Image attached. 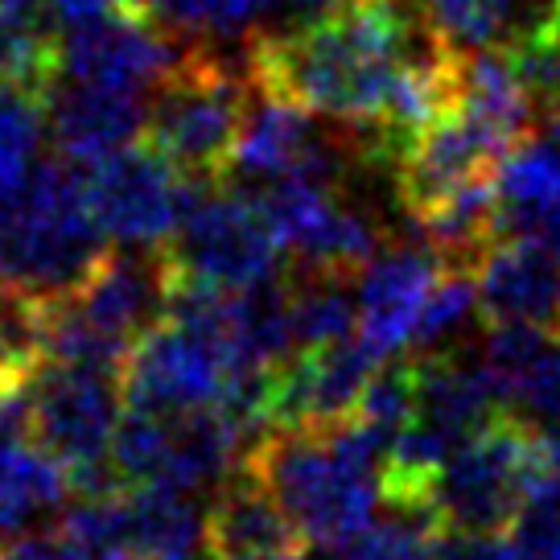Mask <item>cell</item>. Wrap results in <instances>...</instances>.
<instances>
[{
	"label": "cell",
	"mask_w": 560,
	"mask_h": 560,
	"mask_svg": "<svg viewBox=\"0 0 560 560\" xmlns=\"http://www.w3.org/2000/svg\"><path fill=\"white\" fill-rule=\"evenodd\" d=\"M124 13H137V18L161 25L165 34L174 30L177 37L202 30L207 18H202V0H124Z\"/></svg>",
	"instance_id": "obj_29"
},
{
	"label": "cell",
	"mask_w": 560,
	"mask_h": 560,
	"mask_svg": "<svg viewBox=\"0 0 560 560\" xmlns=\"http://www.w3.org/2000/svg\"><path fill=\"white\" fill-rule=\"evenodd\" d=\"M231 368L228 347L214 334L190 322L161 317L140 334L120 368L124 404L149 412H198L214 408L228 392Z\"/></svg>",
	"instance_id": "obj_9"
},
{
	"label": "cell",
	"mask_w": 560,
	"mask_h": 560,
	"mask_svg": "<svg viewBox=\"0 0 560 560\" xmlns=\"http://www.w3.org/2000/svg\"><path fill=\"white\" fill-rule=\"evenodd\" d=\"M272 9V0H202V18L219 34H240L252 21H260Z\"/></svg>",
	"instance_id": "obj_31"
},
{
	"label": "cell",
	"mask_w": 560,
	"mask_h": 560,
	"mask_svg": "<svg viewBox=\"0 0 560 560\" xmlns=\"http://www.w3.org/2000/svg\"><path fill=\"white\" fill-rule=\"evenodd\" d=\"M527 438L532 424L503 412L462 441L433 490V515L457 532H508L527 503Z\"/></svg>",
	"instance_id": "obj_8"
},
{
	"label": "cell",
	"mask_w": 560,
	"mask_h": 560,
	"mask_svg": "<svg viewBox=\"0 0 560 560\" xmlns=\"http://www.w3.org/2000/svg\"><path fill=\"white\" fill-rule=\"evenodd\" d=\"M252 95L256 88L247 67L235 70L223 54L210 50L182 54V62L158 83L140 140L174 161L190 182H219L231 170Z\"/></svg>",
	"instance_id": "obj_4"
},
{
	"label": "cell",
	"mask_w": 560,
	"mask_h": 560,
	"mask_svg": "<svg viewBox=\"0 0 560 560\" xmlns=\"http://www.w3.org/2000/svg\"><path fill=\"white\" fill-rule=\"evenodd\" d=\"M62 532L88 560H194L207 552V515L170 487L79 494Z\"/></svg>",
	"instance_id": "obj_7"
},
{
	"label": "cell",
	"mask_w": 560,
	"mask_h": 560,
	"mask_svg": "<svg viewBox=\"0 0 560 560\" xmlns=\"http://www.w3.org/2000/svg\"><path fill=\"white\" fill-rule=\"evenodd\" d=\"M88 174L74 161L37 165L0 214V284L21 298H62L107 256Z\"/></svg>",
	"instance_id": "obj_2"
},
{
	"label": "cell",
	"mask_w": 560,
	"mask_h": 560,
	"mask_svg": "<svg viewBox=\"0 0 560 560\" xmlns=\"http://www.w3.org/2000/svg\"><path fill=\"white\" fill-rule=\"evenodd\" d=\"M88 194L107 240L128 247H161L190 207L198 182L165 161L153 144H128L83 170Z\"/></svg>",
	"instance_id": "obj_10"
},
{
	"label": "cell",
	"mask_w": 560,
	"mask_h": 560,
	"mask_svg": "<svg viewBox=\"0 0 560 560\" xmlns=\"http://www.w3.org/2000/svg\"><path fill=\"white\" fill-rule=\"evenodd\" d=\"M124 412L116 371L42 363L30 380V438L70 474L74 494L120 487L112 470V438Z\"/></svg>",
	"instance_id": "obj_6"
},
{
	"label": "cell",
	"mask_w": 560,
	"mask_h": 560,
	"mask_svg": "<svg viewBox=\"0 0 560 560\" xmlns=\"http://www.w3.org/2000/svg\"><path fill=\"white\" fill-rule=\"evenodd\" d=\"M50 13L70 30V25L107 18V13H124V0H50Z\"/></svg>",
	"instance_id": "obj_32"
},
{
	"label": "cell",
	"mask_w": 560,
	"mask_h": 560,
	"mask_svg": "<svg viewBox=\"0 0 560 560\" xmlns=\"http://www.w3.org/2000/svg\"><path fill=\"white\" fill-rule=\"evenodd\" d=\"M231 174L247 186H277L289 177L342 182L347 153L338 140L317 137L314 112L256 91L247 104L240 140H235Z\"/></svg>",
	"instance_id": "obj_14"
},
{
	"label": "cell",
	"mask_w": 560,
	"mask_h": 560,
	"mask_svg": "<svg viewBox=\"0 0 560 560\" xmlns=\"http://www.w3.org/2000/svg\"><path fill=\"white\" fill-rule=\"evenodd\" d=\"M412 368H417V408L408 424L445 445L450 454L474 433H482L494 417H503L508 400L482 363L429 354V359H412Z\"/></svg>",
	"instance_id": "obj_19"
},
{
	"label": "cell",
	"mask_w": 560,
	"mask_h": 560,
	"mask_svg": "<svg viewBox=\"0 0 560 560\" xmlns=\"http://www.w3.org/2000/svg\"><path fill=\"white\" fill-rule=\"evenodd\" d=\"M46 95L25 83H0V194H13L34 177L42 132H46Z\"/></svg>",
	"instance_id": "obj_24"
},
{
	"label": "cell",
	"mask_w": 560,
	"mask_h": 560,
	"mask_svg": "<svg viewBox=\"0 0 560 560\" xmlns=\"http://www.w3.org/2000/svg\"><path fill=\"white\" fill-rule=\"evenodd\" d=\"M450 264L429 244H400L375 256L359 280V338L380 359L412 347V330Z\"/></svg>",
	"instance_id": "obj_16"
},
{
	"label": "cell",
	"mask_w": 560,
	"mask_h": 560,
	"mask_svg": "<svg viewBox=\"0 0 560 560\" xmlns=\"http://www.w3.org/2000/svg\"><path fill=\"white\" fill-rule=\"evenodd\" d=\"M508 404H515L544 429H560V338H548V347L508 392Z\"/></svg>",
	"instance_id": "obj_28"
},
{
	"label": "cell",
	"mask_w": 560,
	"mask_h": 560,
	"mask_svg": "<svg viewBox=\"0 0 560 560\" xmlns=\"http://www.w3.org/2000/svg\"><path fill=\"white\" fill-rule=\"evenodd\" d=\"M182 62L174 34L137 13H107V18L70 25L58 42V74L100 88L140 91L161 83Z\"/></svg>",
	"instance_id": "obj_15"
},
{
	"label": "cell",
	"mask_w": 560,
	"mask_h": 560,
	"mask_svg": "<svg viewBox=\"0 0 560 560\" xmlns=\"http://www.w3.org/2000/svg\"><path fill=\"white\" fill-rule=\"evenodd\" d=\"M499 210H503V235H532L548 210L560 202V137H524L511 149L499 174Z\"/></svg>",
	"instance_id": "obj_22"
},
{
	"label": "cell",
	"mask_w": 560,
	"mask_h": 560,
	"mask_svg": "<svg viewBox=\"0 0 560 560\" xmlns=\"http://www.w3.org/2000/svg\"><path fill=\"white\" fill-rule=\"evenodd\" d=\"M508 153V140L457 104L454 112L424 124L417 137L404 140V149L392 161L396 198L417 219L420 210L438 207L441 198L494 177Z\"/></svg>",
	"instance_id": "obj_12"
},
{
	"label": "cell",
	"mask_w": 560,
	"mask_h": 560,
	"mask_svg": "<svg viewBox=\"0 0 560 560\" xmlns=\"http://www.w3.org/2000/svg\"><path fill=\"white\" fill-rule=\"evenodd\" d=\"M478 310L490 326L527 322L560 330V260L524 235H503L470 268Z\"/></svg>",
	"instance_id": "obj_18"
},
{
	"label": "cell",
	"mask_w": 560,
	"mask_h": 560,
	"mask_svg": "<svg viewBox=\"0 0 560 560\" xmlns=\"http://www.w3.org/2000/svg\"><path fill=\"white\" fill-rule=\"evenodd\" d=\"M260 207L298 268L350 277L359 264L375 256L380 240L375 219L363 207H350L338 182L289 177L277 186H264Z\"/></svg>",
	"instance_id": "obj_11"
},
{
	"label": "cell",
	"mask_w": 560,
	"mask_h": 560,
	"mask_svg": "<svg viewBox=\"0 0 560 560\" xmlns=\"http://www.w3.org/2000/svg\"><path fill=\"white\" fill-rule=\"evenodd\" d=\"M293 548H310V540L260 478L247 466H235L219 482V494L207 511V557H256V552H293Z\"/></svg>",
	"instance_id": "obj_20"
},
{
	"label": "cell",
	"mask_w": 560,
	"mask_h": 560,
	"mask_svg": "<svg viewBox=\"0 0 560 560\" xmlns=\"http://www.w3.org/2000/svg\"><path fill=\"white\" fill-rule=\"evenodd\" d=\"M375 371L380 354L359 334L330 347L298 350L293 359L268 371L272 429H330L347 420L359 408Z\"/></svg>",
	"instance_id": "obj_13"
},
{
	"label": "cell",
	"mask_w": 560,
	"mask_h": 560,
	"mask_svg": "<svg viewBox=\"0 0 560 560\" xmlns=\"http://www.w3.org/2000/svg\"><path fill=\"white\" fill-rule=\"evenodd\" d=\"M70 490L67 466L34 438L0 441V544L58 508Z\"/></svg>",
	"instance_id": "obj_21"
},
{
	"label": "cell",
	"mask_w": 560,
	"mask_h": 560,
	"mask_svg": "<svg viewBox=\"0 0 560 560\" xmlns=\"http://www.w3.org/2000/svg\"><path fill=\"white\" fill-rule=\"evenodd\" d=\"M527 240H536V244L548 247V252H552V256L560 260V202L548 210V214H544L540 223H536V231H532Z\"/></svg>",
	"instance_id": "obj_34"
},
{
	"label": "cell",
	"mask_w": 560,
	"mask_h": 560,
	"mask_svg": "<svg viewBox=\"0 0 560 560\" xmlns=\"http://www.w3.org/2000/svg\"><path fill=\"white\" fill-rule=\"evenodd\" d=\"M240 466L260 478L314 548H342L375 520L380 470L347 454L330 429H268Z\"/></svg>",
	"instance_id": "obj_3"
},
{
	"label": "cell",
	"mask_w": 560,
	"mask_h": 560,
	"mask_svg": "<svg viewBox=\"0 0 560 560\" xmlns=\"http://www.w3.org/2000/svg\"><path fill=\"white\" fill-rule=\"evenodd\" d=\"M37 0H0V9H13V13H30Z\"/></svg>",
	"instance_id": "obj_36"
},
{
	"label": "cell",
	"mask_w": 560,
	"mask_h": 560,
	"mask_svg": "<svg viewBox=\"0 0 560 560\" xmlns=\"http://www.w3.org/2000/svg\"><path fill=\"white\" fill-rule=\"evenodd\" d=\"M429 30L408 0H347L298 30L256 37L247 79L260 95L368 128L371 140L387 128L404 67Z\"/></svg>",
	"instance_id": "obj_1"
},
{
	"label": "cell",
	"mask_w": 560,
	"mask_h": 560,
	"mask_svg": "<svg viewBox=\"0 0 560 560\" xmlns=\"http://www.w3.org/2000/svg\"><path fill=\"white\" fill-rule=\"evenodd\" d=\"M429 4V13H433V21H438L445 34L457 42V30L466 25V13H470L474 0H424Z\"/></svg>",
	"instance_id": "obj_33"
},
{
	"label": "cell",
	"mask_w": 560,
	"mask_h": 560,
	"mask_svg": "<svg viewBox=\"0 0 560 560\" xmlns=\"http://www.w3.org/2000/svg\"><path fill=\"white\" fill-rule=\"evenodd\" d=\"M503 536L511 560H560V490L532 494Z\"/></svg>",
	"instance_id": "obj_27"
},
{
	"label": "cell",
	"mask_w": 560,
	"mask_h": 560,
	"mask_svg": "<svg viewBox=\"0 0 560 560\" xmlns=\"http://www.w3.org/2000/svg\"><path fill=\"white\" fill-rule=\"evenodd\" d=\"M4 202H9V198H4V194H0V214H4Z\"/></svg>",
	"instance_id": "obj_38"
},
{
	"label": "cell",
	"mask_w": 560,
	"mask_h": 560,
	"mask_svg": "<svg viewBox=\"0 0 560 560\" xmlns=\"http://www.w3.org/2000/svg\"><path fill=\"white\" fill-rule=\"evenodd\" d=\"M280 252L284 247L260 202L219 190V182H198L182 223L158 247L170 289L198 284L219 293H240L268 280Z\"/></svg>",
	"instance_id": "obj_5"
},
{
	"label": "cell",
	"mask_w": 560,
	"mask_h": 560,
	"mask_svg": "<svg viewBox=\"0 0 560 560\" xmlns=\"http://www.w3.org/2000/svg\"><path fill=\"white\" fill-rule=\"evenodd\" d=\"M0 560H88L67 532H21L0 544Z\"/></svg>",
	"instance_id": "obj_30"
},
{
	"label": "cell",
	"mask_w": 560,
	"mask_h": 560,
	"mask_svg": "<svg viewBox=\"0 0 560 560\" xmlns=\"http://www.w3.org/2000/svg\"><path fill=\"white\" fill-rule=\"evenodd\" d=\"M438 527L429 511L387 508L384 520H371L354 540L338 548V560H417Z\"/></svg>",
	"instance_id": "obj_26"
},
{
	"label": "cell",
	"mask_w": 560,
	"mask_h": 560,
	"mask_svg": "<svg viewBox=\"0 0 560 560\" xmlns=\"http://www.w3.org/2000/svg\"><path fill=\"white\" fill-rule=\"evenodd\" d=\"M301 9H334V4H347V0H293Z\"/></svg>",
	"instance_id": "obj_37"
},
{
	"label": "cell",
	"mask_w": 560,
	"mask_h": 560,
	"mask_svg": "<svg viewBox=\"0 0 560 560\" xmlns=\"http://www.w3.org/2000/svg\"><path fill=\"white\" fill-rule=\"evenodd\" d=\"M46 120H50L58 153L88 170L144 137L149 107L140 100V91L100 88V83H79L58 74L54 88L46 91Z\"/></svg>",
	"instance_id": "obj_17"
},
{
	"label": "cell",
	"mask_w": 560,
	"mask_h": 560,
	"mask_svg": "<svg viewBox=\"0 0 560 560\" xmlns=\"http://www.w3.org/2000/svg\"><path fill=\"white\" fill-rule=\"evenodd\" d=\"M223 560H305V548H293V552H256V557H223Z\"/></svg>",
	"instance_id": "obj_35"
},
{
	"label": "cell",
	"mask_w": 560,
	"mask_h": 560,
	"mask_svg": "<svg viewBox=\"0 0 560 560\" xmlns=\"http://www.w3.org/2000/svg\"><path fill=\"white\" fill-rule=\"evenodd\" d=\"M289 280L293 301V334L298 350L330 347L342 338H354L359 326V298H350V277L342 272H310L298 268Z\"/></svg>",
	"instance_id": "obj_23"
},
{
	"label": "cell",
	"mask_w": 560,
	"mask_h": 560,
	"mask_svg": "<svg viewBox=\"0 0 560 560\" xmlns=\"http://www.w3.org/2000/svg\"><path fill=\"white\" fill-rule=\"evenodd\" d=\"M58 79V42L13 9H0V83H25L42 95Z\"/></svg>",
	"instance_id": "obj_25"
}]
</instances>
